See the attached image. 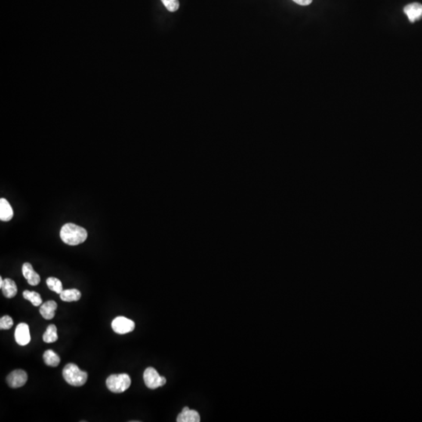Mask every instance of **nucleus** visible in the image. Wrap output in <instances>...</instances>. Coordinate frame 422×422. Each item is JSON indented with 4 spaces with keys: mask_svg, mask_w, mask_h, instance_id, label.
Returning a JSON list of instances; mask_svg holds the SVG:
<instances>
[{
    "mask_svg": "<svg viewBox=\"0 0 422 422\" xmlns=\"http://www.w3.org/2000/svg\"><path fill=\"white\" fill-rule=\"evenodd\" d=\"M86 229L73 223L65 224L60 230V238L65 244L77 246L86 240Z\"/></svg>",
    "mask_w": 422,
    "mask_h": 422,
    "instance_id": "1",
    "label": "nucleus"
},
{
    "mask_svg": "<svg viewBox=\"0 0 422 422\" xmlns=\"http://www.w3.org/2000/svg\"><path fill=\"white\" fill-rule=\"evenodd\" d=\"M63 379L68 384L73 386H82L86 383L88 374L85 371H81L76 364H66L63 368Z\"/></svg>",
    "mask_w": 422,
    "mask_h": 422,
    "instance_id": "2",
    "label": "nucleus"
},
{
    "mask_svg": "<svg viewBox=\"0 0 422 422\" xmlns=\"http://www.w3.org/2000/svg\"><path fill=\"white\" fill-rule=\"evenodd\" d=\"M131 379L127 374H112L106 379L108 389L115 393H121L131 386Z\"/></svg>",
    "mask_w": 422,
    "mask_h": 422,
    "instance_id": "3",
    "label": "nucleus"
},
{
    "mask_svg": "<svg viewBox=\"0 0 422 422\" xmlns=\"http://www.w3.org/2000/svg\"><path fill=\"white\" fill-rule=\"evenodd\" d=\"M145 384L151 389H158L164 386L167 383V379L158 374L156 369L153 368H146L143 374Z\"/></svg>",
    "mask_w": 422,
    "mask_h": 422,
    "instance_id": "4",
    "label": "nucleus"
},
{
    "mask_svg": "<svg viewBox=\"0 0 422 422\" xmlns=\"http://www.w3.org/2000/svg\"><path fill=\"white\" fill-rule=\"evenodd\" d=\"M113 330L115 332L120 335L127 334L131 332L136 328V324L134 321L125 317H118L112 321Z\"/></svg>",
    "mask_w": 422,
    "mask_h": 422,
    "instance_id": "5",
    "label": "nucleus"
},
{
    "mask_svg": "<svg viewBox=\"0 0 422 422\" xmlns=\"http://www.w3.org/2000/svg\"><path fill=\"white\" fill-rule=\"evenodd\" d=\"M7 383L13 389L25 386L28 380V374L23 370H15L12 371L7 377Z\"/></svg>",
    "mask_w": 422,
    "mask_h": 422,
    "instance_id": "6",
    "label": "nucleus"
},
{
    "mask_svg": "<svg viewBox=\"0 0 422 422\" xmlns=\"http://www.w3.org/2000/svg\"><path fill=\"white\" fill-rule=\"evenodd\" d=\"M15 340L20 346H26L31 341L29 327L26 323H20L17 325L14 332Z\"/></svg>",
    "mask_w": 422,
    "mask_h": 422,
    "instance_id": "7",
    "label": "nucleus"
},
{
    "mask_svg": "<svg viewBox=\"0 0 422 422\" xmlns=\"http://www.w3.org/2000/svg\"><path fill=\"white\" fill-rule=\"evenodd\" d=\"M404 11L411 23L422 18V4L418 3L408 4L404 7Z\"/></svg>",
    "mask_w": 422,
    "mask_h": 422,
    "instance_id": "8",
    "label": "nucleus"
},
{
    "mask_svg": "<svg viewBox=\"0 0 422 422\" xmlns=\"http://www.w3.org/2000/svg\"><path fill=\"white\" fill-rule=\"evenodd\" d=\"M22 273H23L24 277L26 278L29 285L35 286V285L39 284V275L34 271L32 265L30 263H24L23 266H22Z\"/></svg>",
    "mask_w": 422,
    "mask_h": 422,
    "instance_id": "9",
    "label": "nucleus"
},
{
    "mask_svg": "<svg viewBox=\"0 0 422 422\" xmlns=\"http://www.w3.org/2000/svg\"><path fill=\"white\" fill-rule=\"evenodd\" d=\"M177 421L199 422L201 421V416L196 411L190 410L189 407H186L182 410V412L177 416Z\"/></svg>",
    "mask_w": 422,
    "mask_h": 422,
    "instance_id": "10",
    "label": "nucleus"
},
{
    "mask_svg": "<svg viewBox=\"0 0 422 422\" xmlns=\"http://www.w3.org/2000/svg\"><path fill=\"white\" fill-rule=\"evenodd\" d=\"M56 309H57V303L53 300H50L41 305L39 312L42 318L47 320H51L55 317V312Z\"/></svg>",
    "mask_w": 422,
    "mask_h": 422,
    "instance_id": "11",
    "label": "nucleus"
},
{
    "mask_svg": "<svg viewBox=\"0 0 422 422\" xmlns=\"http://www.w3.org/2000/svg\"><path fill=\"white\" fill-rule=\"evenodd\" d=\"M13 217V210L10 203L7 199H0V220L10 221Z\"/></svg>",
    "mask_w": 422,
    "mask_h": 422,
    "instance_id": "12",
    "label": "nucleus"
},
{
    "mask_svg": "<svg viewBox=\"0 0 422 422\" xmlns=\"http://www.w3.org/2000/svg\"><path fill=\"white\" fill-rule=\"evenodd\" d=\"M2 291L4 297L7 298H13L17 293V285L10 278H6L4 279V285L3 286Z\"/></svg>",
    "mask_w": 422,
    "mask_h": 422,
    "instance_id": "13",
    "label": "nucleus"
},
{
    "mask_svg": "<svg viewBox=\"0 0 422 422\" xmlns=\"http://www.w3.org/2000/svg\"><path fill=\"white\" fill-rule=\"evenodd\" d=\"M60 299L64 302L78 301L81 299V293L76 288L63 290L60 294Z\"/></svg>",
    "mask_w": 422,
    "mask_h": 422,
    "instance_id": "14",
    "label": "nucleus"
},
{
    "mask_svg": "<svg viewBox=\"0 0 422 422\" xmlns=\"http://www.w3.org/2000/svg\"><path fill=\"white\" fill-rule=\"evenodd\" d=\"M43 359L45 364L47 365L50 366V367H57L60 362V358L59 355L55 353L54 351L51 350V349L46 351L43 354Z\"/></svg>",
    "mask_w": 422,
    "mask_h": 422,
    "instance_id": "15",
    "label": "nucleus"
},
{
    "mask_svg": "<svg viewBox=\"0 0 422 422\" xmlns=\"http://www.w3.org/2000/svg\"><path fill=\"white\" fill-rule=\"evenodd\" d=\"M57 340H58V336H57V328L56 325H49L47 331L43 335V341L47 343H55Z\"/></svg>",
    "mask_w": 422,
    "mask_h": 422,
    "instance_id": "16",
    "label": "nucleus"
},
{
    "mask_svg": "<svg viewBox=\"0 0 422 422\" xmlns=\"http://www.w3.org/2000/svg\"><path fill=\"white\" fill-rule=\"evenodd\" d=\"M23 297L25 300L30 301L35 306H38L42 303L41 296L36 292H31L25 290L23 293Z\"/></svg>",
    "mask_w": 422,
    "mask_h": 422,
    "instance_id": "17",
    "label": "nucleus"
},
{
    "mask_svg": "<svg viewBox=\"0 0 422 422\" xmlns=\"http://www.w3.org/2000/svg\"><path fill=\"white\" fill-rule=\"evenodd\" d=\"M47 286L49 287L50 290L55 292L57 294H60L63 292V285H62L61 281L58 278L50 277V278H47Z\"/></svg>",
    "mask_w": 422,
    "mask_h": 422,
    "instance_id": "18",
    "label": "nucleus"
},
{
    "mask_svg": "<svg viewBox=\"0 0 422 422\" xmlns=\"http://www.w3.org/2000/svg\"><path fill=\"white\" fill-rule=\"evenodd\" d=\"M161 1L164 7L170 12H175L179 9L180 4H179V0H161Z\"/></svg>",
    "mask_w": 422,
    "mask_h": 422,
    "instance_id": "19",
    "label": "nucleus"
},
{
    "mask_svg": "<svg viewBox=\"0 0 422 422\" xmlns=\"http://www.w3.org/2000/svg\"><path fill=\"white\" fill-rule=\"evenodd\" d=\"M13 325V319L8 315L3 317L0 320V328L2 330H8Z\"/></svg>",
    "mask_w": 422,
    "mask_h": 422,
    "instance_id": "20",
    "label": "nucleus"
},
{
    "mask_svg": "<svg viewBox=\"0 0 422 422\" xmlns=\"http://www.w3.org/2000/svg\"><path fill=\"white\" fill-rule=\"evenodd\" d=\"M296 4L301 6H307L312 4L313 0H293Z\"/></svg>",
    "mask_w": 422,
    "mask_h": 422,
    "instance_id": "21",
    "label": "nucleus"
},
{
    "mask_svg": "<svg viewBox=\"0 0 422 422\" xmlns=\"http://www.w3.org/2000/svg\"><path fill=\"white\" fill-rule=\"evenodd\" d=\"M4 285V280L3 279L2 277H0V288H2Z\"/></svg>",
    "mask_w": 422,
    "mask_h": 422,
    "instance_id": "22",
    "label": "nucleus"
}]
</instances>
